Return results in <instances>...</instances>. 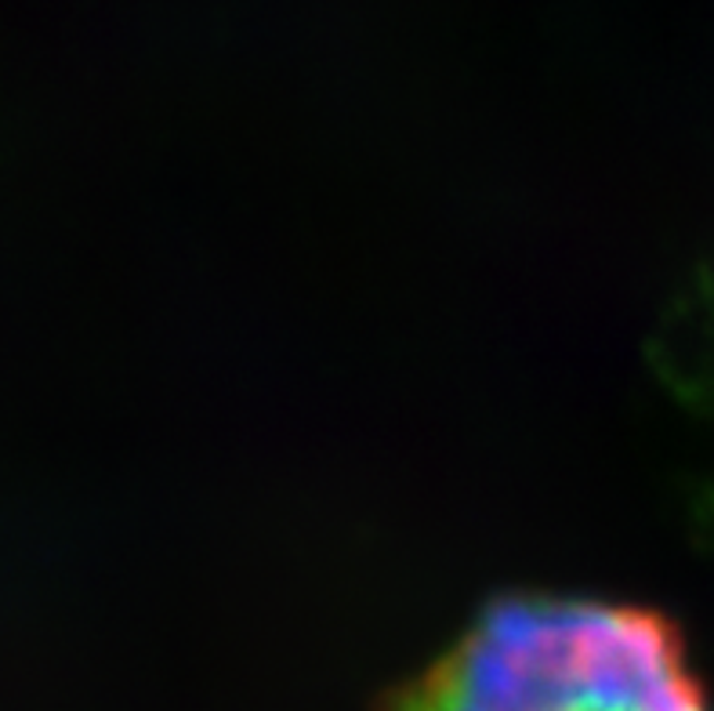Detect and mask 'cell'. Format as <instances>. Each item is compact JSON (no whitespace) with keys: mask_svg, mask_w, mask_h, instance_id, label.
I'll list each match as a JSON object with an SVG mask.
<instances>
[{"mask_svg":"<svg viewBox=\"0 0 714 711\" xmlns=\"http://www.w3.org/2000/svg\"><path fill=\"white\" fill-rule=\"evenodd\" d=\"M381 711H711V700L664 613L508 591Z\"/></svg>","mask_w":714,"mask_h":711,"instance_id":"6da1fadb","label":"cell"}]
</instances>
